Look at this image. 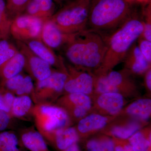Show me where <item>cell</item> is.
<instances>
[{
    "mask_svg": "<svg viewBox=\"0 0 151 151\" xmlns=\"http://www.w3.org/2000/svg\"><path fill=\"white\" fill-rule=\"evenodd\" d=\"M108 38L100 33L87 29L75 34L64 46L65 57L79 67H100L107 51Z\"/></svg>",
    "mask_w": 151,
    "mask_h": 151,
    "instance_id": "6da1fadb",
    "label": "cell"
},
{
    "mask_svg": "<svg viewBox=\"0 0 151 151\" xmlns=\"http://www.w3.org/2000/svg\"><path fill=\"white\" fill-rule=\"evenodd\" d=\"M133 15L127 0H95L90 5L86 29L108 37Z\"/></svg>",
    "mask_w": 151,
    "mask_h": 151,
    "instance_id": "7a4b0ae2",
    "label": "cell"
},
{
    "mask_svg": "<svg viewBox=\"0 0 151 151\" xmlns=\"http://www.w3.org/2000/svg\"><path fill=\"white\" fill-rule=\"evenodd\" d=\"M143 20L133 15L108 38V47L100 67L109 70L124 60L143 32Z\"/></svg>",
    "mask_w": 151,
    "mask_h": 151,
    "instance_id": "3957f363",
    "label": "cell"
},
{
    "mask_svg": "<svg viewBox=\"0 0 151 151\" xmlns=\"http://www.w3.org/2000/svg\"><path fill=\"white\" fill-rule=\"evenodd\" d=\"M89 1L77 0L61 9L50 18L62 32L75 34L86 29Z\"/></svg>",
    "mask_w": 151,
    "mask_h": 151,
    "instance_id": "277c9868",
    "label": "cell"
},
{
    "mask_svg": "<svg viewBox=\"0 0 151 151\" xmlns=\"http://www.w3.org/2000/svg\"><path fill=\"white\" fill-rule=\"evenodd\" d=\"M45 20L22 14L12 21L10 35L18 41L22 42L31 40L40 39L42 25Z\"/></svg>",
    "mask_w": 151,
    "mask_h": 151,
    "instance_id": "5b68a950",
    "label": "cell"
},
{
    "mask_svg": "<svg viewBox=\"0 0 151 151\" xmlns=\"http://www.w3.org/2000/svg\"><path fill=\"white\" fill-rule=\"evenodd\" d=\"M17 43L19 51L25 58V65H28L32 75L38 81H42L51 75V65L36 55L24 42L18 41Z\"/></svg>",
    "mask_w": 151,
    "mask_h": 151,
    "instance_id": "8992f818",
    "label": "cell"
},
{
    "mask_svg": "<svg viewBox=\"0 0 151 151\" xmlns=\"http://www.w3.org/2000/svg\"><path fill=\"white\" fill-rule=\"evenodd\" d=\"M40 112L42 116L45 118L42 127L44 131L47 133L63 129L68 123V116L61 108L43 105L40 107Z\"/></svg>",
    "mask_w": 151,
    "mask_h": 151,
    "instance_id": "52a82bcc",
    "label": "cell"
},
{
    "mask_svg": "<svg viewBox=\"0 0 151 151\" xmlns=\"http://www.w3.org/2000/svg\"><path fill=\"white\" fill-rule=\"evenodd\" d=\"M74 34H66L62 32L50 19L44 22L40 40L52 49L64 46Z\"/></svg>",
    "mask_w": 151,
    "mask_h": 151,
    "instance_id": "ba28073f",
    "label": "cell"
},
{
    "mask_svg": "<svg viewBox=\"0 0 151 151\" xmlns=\"http://www.w3.org/2000/svg\"><path fill=\"white\" fill-rule=\"evenodd\" d=\"M94 78L86 72H82L67 79L64 88L67 92L72 93L89 94L92 91Z\"/></svg>",
    "mask_w": 151,
    "mask_h": 151,
    "instance_id": "9c48e42d",
    "label": "cell"
},
{
    "mask_svg": "<svg viewBox=\"0 0 151 151\" xmlns=\"http://www.w3.org/2000/svg\"><path fill=\"white\" fill-rule=\"evenodd\" d=\"M36 55L51 65H55L62 62L60 57L55 53L52 49L43 43L40 39H33L24 42Z\"/></svg>",
    "mask_w": 151,
    "mask_h": 151,
    "instance_id": "30bf717a",
    "label": "cell"
},
{
    "mask_svg": "<svg viewBox=\"0 0 151 151\" xmlns=\"http://www.w3.org/2000/svg\"><path fill=\"white\" fill-rule=\"evenodd\" d=\"M123 60L131 70L137 74L145 72L149 69L151 64L143 56L137 42L131 47Z\"/></svg>",
    "mask_w": 151,
    "mask_h": 151,
    "instance_id": "8fae6325",
    "label": "cell"
},
{
    "mask_svg": "<svg viewBox=\"0 0 151 151\" xmlns=\"http://www.w3.org/2000/svg\"><path fill=\"white\" fill-rule=\"evenodd\" d=\"M54 10L53 0H30L23 14L46 20L53 15Z\"/></svg>",
    "mask_w": 151,
    "mask_h": 151,
    "instance_id": "7c38bea8",
    "label": "cell"
},
{
    "mask_svg": "<svg viewBox=\"0 0 151 151\" xmlns=\"http://www.w3.org/2000/svg\"><path fill=\"white\" fill-rule=\"evenodd\" d=\"M25 64L24 55L19 50L13 57L0 67V76L4 81H6L20 74Z\"/></svg>",
    "mask_w": 151,
    "mask_h": 151,
    "instance_id": "4fadbf2b",
    "label": "cell"
},
{
    "mask_svg": "<svg viewBox=\"0 0 151 151\" xmlns=\"http://www.w3.org/2000/svg\"><path fill=\"white\" fill-rule=\"evenodd\" d=\"M98 104L110 114L115 115L119 113L123 107V97L118 93H104L99 97Z\"/></svg>",
    "mask_w": 151,
    "mask_h": 151,
    "instance_id": "5bb4252c",
    "label": "cell"
},
{
    "mask_svg": "<svg viewBox=\"0 0 151 151\" xmlns=\"http://www.w3.org/2000/svg\"><path fill=\"white\" fill-rule=\"evenodd\" d=\"M24 145L30 151H48L46 142L39 132H29L22 136Z\"/></svg>",
    "mask_w": 151,
    "mask_h": 151,
    "instance_id": "9a60e30c",
    "label": "cell"
},
{
    "mask_svg": "<svg viewBox=\"0 0 151 151\" xmlns=\"http://www.w3.org/2000/svg\"><path fill=\"white\" fill-rule=\"evenodd\" d=\"M77 132L73 128L60 129L55 132V141L58 148L65 150L78 140Z\"/></svg>",
    "mask_w": 151,
    "mask_h": 151,
    "instance_id": "2e32d148",
    "label": "cell"
},
{
    "mask_svg": "<svg viewBox=\"0 0 151 151\" xmlns=\"http://www.w3.org/2000/svg\"><path fill=\"white\" fill-rule=\"evenodd\" d=\"M68 78L65 73L60 72L52 73L47 78L38 81L37 87L40 89H51L59 92L64 88Z\"/></svg>",
    "mask_w": 151,
    "mask_h": 151,
    "instance_id": "e0dca14e",
    "label": "cell"
},
{
    "mask_svg": "<svg viewBox=\"0 0 151 151\" xmlns=\"http://www.w3.org/2000/svg\"><path fill=\"white\" fill-rule=\"evenodd\" d=\"M107 121L106 117L97 114H92L80 121L78 124V129L83 133L99 129L105 127Z\"/></svg>",
    "mask_w": 151,
    "mask_h": 151,
    "instance_id": "ac0fdd59",
    "label": "cell"
},
{
    "mask_svg": "<svg viewBox=\"0 0 151 151\" xmlns=\"http://www.w3.org/2000/svg\"><path fill=\"white\" fill-rule=\"evenodd\" d=\"M130 115L142 120H147L150 118L151 112V100L141 99L134 102L127 110Z\"/></svg>",
    "mask_w": 151,
    "mask_h": 151,
    "instance_id": "d6986e66",
    "label": "cell"
},
{
    "mask_svg": "<svg viewBox=\"0 0 151 151\" xmlns=\"http://www.w3.org/2000/svg\"><path fill=\"white\" fill-rule=\"evenodd\" d=\"M12 21L8 14L6 0H0V39L9 37Z\"/></svg>",
    "mask_w": 151,
    "mask_h": 151,
    "instance_id": "ffe728a7",
    "label": "cell"
},
{
    "mask_svg": "<svg viewBox=\"0 0 151 151\" xmlns=\"http://www.w3.org/2000/svg\"><path fill=\"white\" fill-rule=\"evenodd\" d=\"M32 104V101L29 96L20 95L15 97L11 110L15 116L22 117L29 112L31 108Z\"/></svg>",
    "mask_w": 151,
    "mask_h": 151,
    "instance_id": "44dd1931",
    "label": "cell"
},
{
    "mask_svg": "<svg viewBox=\"0 0 151 151\" xmlns=\"http://www.w3.org/2000/svg\"><path fill=\"white\" fill-rule=\"evenodd\" d=\"M18 145V139L14 133H0V151H19Z\"/></svg>",
    "mask_w": 151,
    "mask_h": 151,
    "instance_id": "7402d4cb",
    "label": "cell"
},
{
    "mask_svg": "<svg viewBox=\"0 0 151 151\" xmlns=\"http://www.w3.org/2000/svg\"><path fill=\"white\" fill-rule=\"evenodd\" d=\"M30 0H6L8 14L11 19L22 14Z\"/></svg>",
    "mask_w": 151,
    "mask_h": 151,
    "instance_id": "603a6c76",
    "label": "cell"
},
{
    "mask_svg": "<svg viewBox=\"0 0 151 151\" xmlns=\"http://www.w3.org/2000/svg\"><path fill=\"white\" fill-rule=\"evenodd\" d=\"M19 50L7 39H0V67L13 57Z\"/></svg>",
    "mask_w": 151,
    "mask_h": 151,
    "instance_id": "cb8c5ba5",
    "label": "cell"
},
{
    "mask_svg": "<svg viewBox=\"0 0 151 151\" xmlns=\"http://www.w3.org/2000/svg\"><path fill=\"white\" fill-rule=\"evenodd\" d=\"M139 129V124L132 123L125 127H116L112 130L113 134L117 137L127 139L133 136Z\"/></svg>",
    "mask_w": 151,
    "mask_h": 151,
    "instance_id": "d4e9b609",
    "label": "cell"
},
{
    "mask_svg": "<svg viewBox=\"0 0 151 151\" xmlns=\"http://www.w3.org/2000/svg\"><path fill=\"white\" fill-rule=\"evenodd\" d=\"M87 148L89 151H114V144L110 139L92 140L88 142Z\"/></svg>",
    "mask_w": 151,
    "mask_h": 151,
    "instance_id": "484cf974",
    "label": "cell"
},
{
    "mask_svg": "<svg viewBox=\"0 0 151 151\" xmlns=\"http://www.w3.org/2000/svg\"><path fill=\"white\" fill-rule=\"evenodd\" d=\"M129 142L134 151H148L151 143L150 141L147 140L140 132L132 136Z\"/></svg>",
    "mask_w": 151,
    "mask_h": 151,
    "instance_id": "4316f807",
    "label": "cell"
},
{
    "mask_svg": "<svg viewBox=\"0 0 151 151\" xmlns=\"http://www.w3.org/2000/svg\"><path fill=\"white\" fill-rule=\"evenodd\" d=\"M71 102L75 104L76 107L82 108L86 111L90 109L91 100L88 96L83 93H72L69 96Z\"/></svg>",
    "mask_w": 151,
    "mask_h": 151,
    "instance_id": "83f0119b",
    "label": "cell"
},
{
    "mask_svg": "<svg viewBox=\"0 0 151 151\" xmlns=\"http://www.w3.org/2000/svg\"><path fill=\"white\" fill-rule=\"evenodd\" d=\"M97 90L101 93H117L119 88L111 85L108 83L105 75H102L97 79Z\"/></svg>",
    "mask_w": 151,
    "mask_h": 151,
    "instance_id": "f1b7e54d",
    "label": "cell"
},
{
    "mask_svg": "<svg viewBox=\"0 0 151 151\" xmlns=\"http://www.w3.org/2000/svg\"><path fill=\"white\" fill-rule=\"evenodd\" d=\"M137 45L143 56L147 61L151 62V42L140 37L137 41Z\"/></svg>",
    "mask_w": 151,
    "mask_h": 151,
    "instance_id": "f546056e",
    "label": "cell"
},
{
    "mask_svg": "<svg viewBox=\"0 0 151 151\" xmlns=\"http://www.w3.org/2000/svg\"><path fill=\"white\" fill-rule=\"evenodd\" d=\"M33 86V83L31 77L27 76L24 77L20 85L16 90V92L19 95L29 94L32 91Z\"/></svg>",
    "mask_w": 151,
    "mask_h": 151,
    "instance_id": "4dcf8cb0",
    "label": "cell"
},
{
    "mask_svg": "<svg viewBox=\"0 0 151 151\" xmlns=\"http://www.w3.org/2000/svg\"><path fill=\"white\" fill-rule=\"evenodd\" d=\"M24 77L20 73L5 81V85L9 90L16 91L20 85Z\"/></svg>",
    "mask_w": 151,
    "mask_h": 151,
    "instance_id": "1f68e13d",
    "label": "cell"
},
{
    "mask_svg": "<svg viewBox=\"0 0 151 151\" xmlns=\"http://www.w3.org/2000/svg\"><path fill=\"white\" fill-rule=\"evenodd\" d=\"M141 37L151 42V22L150 17L143 20V29Z\"/></svg>",
    "mask_w": 151,
    "mask_h": 151,
    "instance_id": "d6a6232c",
    "label": "cell"
},
{
    "mask_svg": "<svg viewBox=\"0 0 151 151\" xmlns=\"http://www.w3.org/2000/svg\"><path fill=\"white\" fill-rule=\"evenodd\" d=\"M10 119L8 113L0 109V131L6 129L8 126Z\"/></svg>",
    "mask_w": 151,
    "mask_h": 151,
    "instance_id": "836d02e7",
    "label": "cell"
},
{
    "mask_svg": "<svg viewBox=\"0 0 151 151\" xmlns=\"http://www.w3.org/2000/svg\"><path fill=\"white\" fill-rule=\"evenodd\" d=\"M3 97H4L6 104L11 110L15 97L12 93H10V92H7L4 95H3Z\"/></svg>",
    "mask_w": 151,
    "mask_h": 151,
    "instance_id": "e575fe53",
    "label": "cell"
},
{
    "mask_svg": "<svg viewBox=\"0 0 151 151\" xmlns=\"http://www.w3.org/2000/svg\"><path fill=\"white\" fill-rule=\"evenodd\" d=\"M0 109L8 113L11 111L10 109L6 105L3 95L0 94Z\"/></svg>",
    "mask_w": 151,
    "mask_h": 151,
    "instance_id": "d590c367",
    "label": "cell"
},
{
    "mask_svg": "<svg viewBox=\"0 0 151 151\" xmlns=\"http://www.w3.org/2000/svg\"><path fill=\"white\" fill-rule=\"evenodd\" d=\"M87 111L82 108L76 107L74 111V115L77 118H81L86 115Z\"/></svg>",
    "mask_w": 151,
    "mask_h": 151,
    "instance_id": "8d00e7d4",
    "label": "cell"
},
{
    "mask_svg": "<svg viewBox=\"0 0 151 151\" xmlns=\"http://www.w3.org/2000/svg\"><path fill=\"white\" fill-rule=\"evenodd\" d=\"M146 76V83L148 89L151 90V69L148 70Z\"/></svg>",
    "mask_w": 151,
    "mask_h": 151,
    "instance_id": "74e56055",
    "label": "cell"
},
{
    "mask_svg": "<svg viewBox=\"0 0 151 151\" xmlns=\"http://www.w3.org/2000/svg\"><path fill=\"white\" fill-rule=\"evenodd\" d=\"M115 151H134L131 145H127L124 147L121 146H118L115 149Z\"/></svg>",
    "mask_w": 151,
    "mask_h": 151,
    "instance_id": "f35d334b",
    "label": "cell"
},
{
    "mask_svg": "<svg viewBox=\"0 0 151 151\" xmlns=\"http://www.w3.org/2000/svg\"><path fill=\"white\" fill-rule=\"evenodd\" d=\"M65 151H79V147L77 144H74L68 147Z\"/></svg>",
    "mask_w": 151,
    "mask_h": 151,
    "instance_id": "ab89813d",
    "label": "cell"
},
{
    "mask_svg": "<svg viewBox=\"0 0 151 151\" xmlns=\"http://www.w3.org/2000/svg\"><path fill=\"white\" fill-rule=\"evenodd\" d=\"M86 1H89V0H86Z\"/></svg>",
    "mask_w": 151,
    "mask_h": 151,
    "instance_id": "60d3db41",
    "label": "cell"
}]
</instances>
